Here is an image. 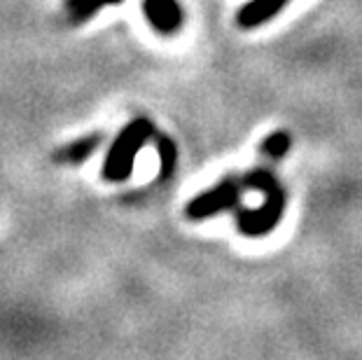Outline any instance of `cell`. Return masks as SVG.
<instances>
[{"instance_id":"obj_1","label":"cell","mask_w":362,"mask_h":360,"mask_svg":"<svg viewBox=\"0 0 362 360\" xmlns=\"http://www.w3.org/2000/svg\"><path fill=\"white\" fill-rule=\"evenodd\" d=\"M152 124L145 120H136L119 134V139L115 141L110 148V155L105 157L103 175L107 180H124L131 175V166L138 155V150L143 148V143L150 139Z\"/></svg>"},{"instance_id":"obj_6","label":"cell","mask_w":362,"mask_h":360,"mask_svg":"<svg viewBox=\"0 0 362 360\" xmlns=\"http://www.w3.org/2000/svg\"><path fill=\"white\" fill-rule=\"evenodd\" d=\"M288 148H290V139H288V134H283V132L272 134L264 143H262V152H264L269 159L283 157L285 152H288Z\"/></svg>"},{"instance_id":"obj_2","label":"cell","mask_w":362,"mask_h":360,"mask_svg":"<svg viewBox=\"0 0 362 360\" xmlns=\"http://www.w3.org/2000/svg\"><path fill=\"white\" fill-rule=\"evenodd\" d=\"M236 197H238V182L236 180H222L220 185H215L211 192H206L202 197H197L194 202L189 204L187 209V216L189 218H206V216H213L227 206L236 204Z\"/></svg>"},{"instance_id":"obj_8","label":"cell","mask_w":362,"mask_h":360,"mask_svg":"<svg viewBox=\"0 0 362 360\" xmlns=\"http://www.w3.org/2000/svg\"><path fill=\"white\" fill-rule=\"evenodd\" d=\"M159 152H161V175H171L173 164H175V148L173 143L164 139L159 143Z\"/></svg>"},{"instance_id":"obj_4","label":"cell","mask_w":362,"mask_h":360,"mask_svg":"<svg viewBox=\"0 0 362 360\" xmlns=\"http://www.w3.org/2000/svg\"><path fill=\"white\" fill-rule=\"evenodd\" d=\"M288 0H255V3L245 5L241 14H238V21L241 26L250 28V26H257L262 21H267L269 17H274L276 12L283 10Z\"/></svg>"},{"instance_id":"obj_3","label":"cell","mask_w":362,"mask_h":360,"mask_svg":"<svg viewBox=\"0 0 362 360\" xmlns=\"http://www.w3.org/2000/svg\"><path fill=\"white\" fill-rule=\"evenodd\" d=\"M143 12L150 24L164 30V33H171V30L178 28L182 19V12L175 0H145Z\"/></svg>"},{"instance_id":"obj_7","label":"cell","mask_w":362,"mask_h":360,"mask_svg":"<svg viewBox=\"0 0 362 360\" xmlns=\"http://www.w3.org/2000/svg\"><path fill=\"white\" fill-rule=\"evenodd\" d=\"M107 3H119V0H68V10L75 19H87L89 14H94L98 7H103Z\"/></svg>"},{"instance_id":"obj_5","label":"cell","mask_w":362,"mask_h":360,"mask_svg":"<svg viewBox=\"0 0 362 360\" xmlns=\"http://www.w3.org/2000/svg\"><path fill=\"white\" fill-rule=\"evenodd\" d=\"M98 141H101L98 136H87V139L75 141L71 145H66V148H61L57 152V159L59 162H66V164H80L96 150Z\"/></svg>"}]
</instances>
